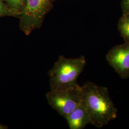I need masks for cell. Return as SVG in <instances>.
Here are the masks:
<instances>
[{
  "label": "cell",
  "instance_id": "cell-2",
  "mask_svg": "<svg viewBox=\"0 0 129 129\" xmlns=\"http://www.w3.org/2000/svg\"><path fill=\"white\" fill-rule=\"evenodd\" d=\"M86 64L84 55L75 58L60 55L48 72L50 90H66L79 87L77 80Z\"/></svg>",
  "mask_w": 129,
  "mask_h": 129
},
{
  "label": "cell",
  "instance_id": "cell-7",
  "mask_svg": "<svg viewBox=\"0 0 129 129\" xmlns=\"http://www.w3.org/2000/svg\"><path fill=\"white\" fill-rule=\"evenodd\" d=\"M118 29L125 42L129 41V14H122L118 23Z\"/></svg>",
  "mask_w": 129,
  "mask_h": 129
},
{
  "label": "cell",
  "instance_id": "cell-4",
  "mask_svg": "<svg viewBox=\"0 0 129 129\" xmlns=\"http://www.w3.org/2000/svg\"><path fill=\"white\" fill-rule=\"evenodd\" d=\"M79 88L50 90L46 93L47 102L54 110L65 118L80 104Z\"/></svg>",
  "mask_w": 129,
  "mask_h": 129
},
{
  "label": "cell",
  "instance_id": "cell-6",
  "mask_svg": "<svg viewBox=\"0 0 129 129\" xmlns=\"http://www.w3.org/2000/svg\"><path fill=\"white\" fill-rule=\"evenodd\" d=\"M65 119L70 129H83L88 124H91L90 117L81 104L70 113Z\"/></svg>",
  "mask_w": 129,
  "mask_h": 129
},
{
  "label": "cell",
  "instance_id": "cell-5",
  "mask_svg": "<svg viewBox=\"0 0 129 129\" xmlns=\"http://www.w3.org/2000/svg\"><path fill=\"white\" fill-rule=\"evenodd\" d=\"M106 60L121 78H129V41L112 47L106 55Z\"/></svg>",
  "mask_w": 129,
  "mask_h": 129
},
{
  "label": "cell",
  "instance_id": "cell-1",
  "mask_svg": "<svg viewBox=\"0 0 129 129\" xmlns=\"http://www.w3.org/2000/svg\"><path fill=\"white\" fill-rule=\"evenodd\" d=\"M80 104L90 117L91 124L101 128L117 117L118 110L110 98L108 88L91 82L79 88Z\"/></svg>",
  "mask_w": 129,
  "mask_h": 129
},
{
  "label": "cell",
  "instance_id": "cell-3",
  "mask_svg": "<svg viewBox=\"0 0 129 129\" xmlns=\"http://www.w3.org/2000/svg\"><path fill=\"white\" fill-rule=\"evenodd\" d=\"M53 0H26L23 12L18 17L20 30L26 36L40 29L45 17L53 8Z\"/></svg>",
  "mask_w": 129,
  "mask_h": 129
},
{
  "label": "cell",
  "instance_id": "cell-11",
  "mask_svg": "<svg viewBox=\"0 0 129 129\" xmlns=\"http://www.w3.org/2000/svg\"><path fill=\"white\" fill-rule=\"evenodd\" d=\"M7 128H7V126H5L4 125L1 124H0V129H7Z\"/></svg>",
  "mask_w": 129,
  "mask_h": 129
},
{
  "label": "cell",
  "instance_id": "cell-9",
  "mask_svg": "<svg viewBox=\"0 0 129 129\" xmlns=\"http://www.w3.org/2000/svg\"><path fill=\"white\" fill-rule=\"evenodd\" d=\"M5 16L18 17V15L10 9L3 0H0V17Z\"/></svg>",
  "mask_w": 129,
  "mask_h": 129
},
{
  "label": "cell",
  "instance_id": "cell-12",
  "mask_svg": "<svg viewBox=\"0 0 129 129\" xmlns=\"http://www.w3.org/2000/svg\"><path fill=\"white\" fill-rule=\"evenodd\" d=\"M54 2H55V1H57V0H53Z\"/></svg>",
  "mask_w": 129,
  "mask_h": 129
},
{
  "label": "cell",
  "instance_id": "cell-8",
  "mask_svg": "<svg viewBox=\"0 0 129 129\" xmlns=\"http://www.w3.org/2000/svg\"><path fill=\"white\" fill-rule=\"evenodd\" d=\"M10 9L18 15L23 12L26 5V0H3Z\"/></svg>",
  "mask_w": 129,
  "mask_h": 129
},
{
  "label": "cell",
  "instance_id": "cell-10",
  "mask_svg": "<svg viewBox=\"0 0 129 129\" xmlns=\"http://www.w3.org/2000/svg\"><path fill=\"white\" fill-rule=\"evenodd\" d=\"M121 7L122 14H129V0H121Z\"/></svg>",
  "mask_w": 129,
  "mask_h": 129
}]
</instances>
